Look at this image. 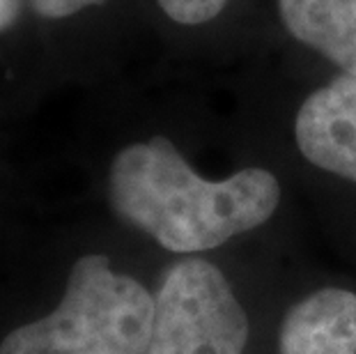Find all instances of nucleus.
I'll use <instances>...</instances> for the list:
<instances>
[{
	"label": "nucleus",
	"mask_w": 356,
	"mask_h": 354,
	"mask_svg": "<svg viewBox=\"0 0 356 354\" xmlns=\"http://www.w3.org/2000/svg\"><path fill=\"white\" fill-rule=\"evenodd\" d=\"M111 207L172 253H200L267 223L280 184L267 168H244L228 179H204L168 138L134 143L108 175Z\"/></svg>",
	"instance_id": "nucleus-1"
},
{
	"label": "nucleus",
	"mask_w": 356,
	"mask_h": 354,
	"mask_svg": "<svg viewBox=\"0 0 356 354\" xmlns=\"http://www.w3.org/2000/svg\"><path fill=\"white\" fill-rule=\"evenodd\" d=\"M152 320L145 285L113 272L106 255H83L56 311L14 329L0 354H145Z\"/></svg>",
	"instance_id": "nucleus-2"
},
{
	"label": "nucleus",
	"mask_w": 356,
	"mask_h": 354,
	"mask_svg": "<svg viewBox=\"0 0 356 354\" xmlns=\"http://www.w3.org/2000/svg\"><path fill=\"white\" fill-rule=\"evenodd\" d=\"M246 343V311L221 269L202 258L175 262L154 295L145 354H244Z\"/></svg>",
	"instance_id": "nucleus-3"
},
{
	"label": "nucleus",
	"mask_w": 356,
	"mask_h": 354,
	"mask_svg": "<svg viewBox=\"0 0 356 354\" xmlns=\"http://www.w3.org/2000/svg\"><path fill=\"white\" fill-rule=\"evenodd\" d=\"M297 145L317 168L356 184V77L340 74L301 104Z\"/></svg>",
	"instance_id": "nucleus-4"
},
{
	"label": "nucleus",
	"mask_w": 356,
	"mask_h": 354,
	"mask_svg": "<svg viewBox=\"0 0 356 354\" xmlns=\"http://www.w3.org/2000/svg\"><path fill=\"white\" fill-rule=\"evenodd\" d=\"M278 354H356V295L343 288L317 290L287 311Z\"/></svg>",
	"instance_id": "nucleus-5"
},
{
	"label": "nucleus",
	"mask_w": 356,
	"mask_h": 354,
	"mask_svg": "<svg viewBox=\"0 0 356 354\" xmlns=\"http://www.w3.org/2000/svg\"><path fill=\"white\" fill-rule=\"evenodd\" d=\"M278 7L299 42L356 77V0H278Z\"/></svg>",
	"instance_id": "nucleus-6"
},
{
	"label": "nucleus",
	"mask_w": 356,
	"mask_h": 354,
	"mask_svg": "<svg viewBox=\"0 0 356 354\" xmlns=\"http://www.w3.org/2000/svg\"><path fill=\"white\" fill-rule=\"evenodd\" d=\"M159 5L175 24L200 26L216 19L228 5V0H159Z\"/></svg>",
	"instance_id": "nucleus-7"
},
{
	"label": "nucleus",
	"mask_w": 356,
	"mask_h": 354,
	"mask_svg": "<svg viewBox=\"0 0 356 354\" xmlns=\"http://www.w3.org/2000/svg\"><path fill=\"white\" fill-rule=\"evenodd\" d=\"M104 0H30V5L35 7L37 14L47 19H65V17H72L86 7H92V5H99Z\"/></svg>",
	"instance_id": "nucleus-8"
},
{
	"label": "nucleus",
	"mask_w": 356,
	"mask_h": 354,
	"mask_svg": "<svg viewBox=\"0 0 356 354\" xmlns=\"http://www.w3.org/2000/svg\"><path fill=\"white\" fill-rule=\"evenodd\" d=\"M24 0H0V30L10 28L19 19Z\"/></svg>",
	"instance_id": "nucleus-9"
}]
</instances>
